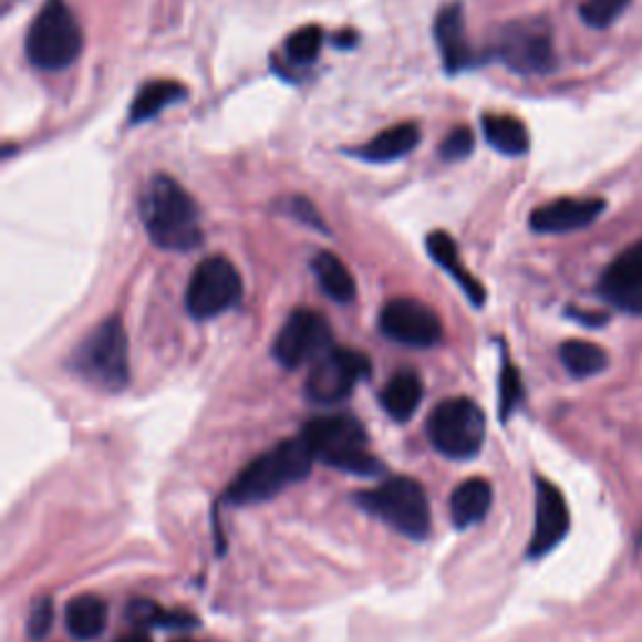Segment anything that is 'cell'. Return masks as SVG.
<instances>
[{"mask_svg": "<svg viewBox=\"0 0 642 642\" xmlns=\"http://www.w3.org/2000/svg\"><path fill=\"white\" fill-rule=\"evenodd\" d=\"M141 219L151 241L166 251H191L201 244L204 234L194 198L172 176L151 178L141 198Z\"/></svg>", "mask_w": 642, "mask_h": 642, "instance_id": "cell-1", "label": "cell"}, {"mask_svg": "<svg viewBox=\"0 0 642 642\" xmlns=\"http://www.w3.org/2000/svg\"><path fill=\"white\" fill-rule=\"evenodd\" d=\"M314 462L317 459L301 434L294 439H284L239 472V477L226 489V499L231 505L267 503V499L277 497L281 489L304 479Z\"/></svg>", "mask_w": 642, "mask_h": 642, "instance_id": "cell-2", "label": "cell"}, {"mask_svg": "<svg viewBox=\"0 0 642 642\" xmlns=\"http://www.w3.org/2000/svg\"><path fill=\"white\" fill-rule=\"evenodd\" d=\"M301 437L307 439L314 459L324 465L349 472V475H380L382 462L370 452L366 429L349 414H332V417L311 420Z\"/></svg>", "mask_w": 642, "mask_h": 642, "instance_id": "cell-3", "label": "cell"}, {"mask_svg": "<svg viewBox=\"0 0 642 642\" xmlns=\"http://www.w3.org/2000/svg\"><path fill=\"white\" fill-rule=\"evenodd\" d=\"M83 51V33L65 0H49L25 35V55L35 69L63 71Z\"/></svg>", "mask_w": 642, "mask_h": 642, "instance_id": "cell-4", "label": "cell"}, {"mask_svg": "<svg viewBox=\"0 0 642 642\" xmlns=\"http://www.w3.org/2000/svg\"><path fill=\"white\" fill-rule=\"evenodd\" d=\"M356 503L404 537L424 540L429 535L432 512L427 493L420 482L410 477H396L380 487L366 489V493L356 495Z\"/></svg>", "mask_w": 642, "mask_h": 642, "instance_id": "cell-5", "label": "cell"}, {"mask_svg": "<svg viewBox=\"0 0 642 642\" xmlns=\"http://www.w3.org/2000/svg\"><path fill=\"white\" fill-rule=\"evenodd\" d=\"M73 370L106 392L124 390L128 382V336L124 321L118 317L101 321L75 349Z\"/></svg>", "mask_w": 642, "mask_h": 642, "instance_id": "cell-6", "label": "cell"}, {"mask_svg": "<svg viewBox=\"0 0 642 642\" xmlns=\"http://www.w3.org/2000/svg\"><path fill=\"white\" fill-rule=\"evenodd\" d=\"M487 420L475 402L455 396L434 407L427 434L434 449L452 459H469L485 445Z\"/></svg>", "mask_w": 642, "mask_h": 642, "instance_id": "cell-7", "label": "cell"}, {"mask_svg": "<svg viewBox=\"0 0 642 642\" xmlns=\"http://www.w3.org/2000/svg\"><path fill=\"white\" fill-rule=\"evenodd\" d=\"M370 359L356 349L329 346L311 362L307 374V396L317 404H336L352 394L354 386L370 376Z\"/></svg>", "mask_w": 642, "mask_h": 642, "instance_id": "cell-8", "label": "cell"}, {"mask_svg": "<svg viewBox=\"0 0 642 642\" xmlns=\"http://www.w3.org/2000/svg\"><path fill=\"white\" fill-rule=\"evenodd\" d=\"M241 277L224 257H209L198 263L186 289V309L194 319H211L231 309L241 299Z\"/></svg>", "mask_w": 642, "mask_h": 642, "instance_id": "cell-9", "label": "cell"}, {"mask_svg": "<svg viewBox=\"0 0 642 642\" xmlns=\"http://www.w3.org/2000/svg\"><path fill=\"white\" fill-rule=\"evenodd\" d=\"M329 346H332V329L327 319L311 309H297L279 329L271 352L281 366L297 370L301 364L314 362Z\"/></svg>", "mask_w": 642, "mask_h": 642, "instance_id": "cell-10", "label": "cell"}, {"mask_svg": "<svg viewBox=\"0 0 642 642\" xmlns=\"http://www.w3.org/2000/svg\"><path fill=\"white\" fill-rule=\"evenodd\" d=\"M499 59L522 75H540L555 69V45L545 23H512L499 35Z\"/></svg>", "mask_w": 642, "mask_h": 642, "instance_id": "cell-11", "label": "cell"}, {"mask_svg": "<svg viewBox=\"0 0 642 642\" xmlns=\"http://www.w3.org/2000/svg\"><path fill=\"white\" fill-rule=\"evenodd\" d=\"M380 327L384 336L404 346L427 349L442 342V321L434 309L417 299H392L382 309Z\"/></svg>", "mask_w": 642, "mask_h": 642, "instance_id": "cell-12", "label": "cell"}, {"mask_svg": "<svg viewBox=\"0 0 642 642\" xmlns=\"http://www.w3.org/2000/svg\"><path fill=\"white\" fill-rule=\"evenodd\" d=\"M535 530L532 540L527 545V555L537 560L552 552L570 530V509L560 489L550 479H535Z\"/></svg>", "mask_w": 642, "mask_h": 642, "instance_id": "cell-13", "label": "cell"}, {"mask_svg": "<svg viewBox=\"0 0 642 642\" xmlns=\"http://www.w3.org/2000/svg\"><path fill=\"white\" fill-rule=\"evenodd\" d=\"M600 294L630 314H642V239L610 263L600 279Z\"/></svg>", "mask_w": 642, "mask_h": 642, "instance_id": "cell-14", "label": "cell"}, {"mask_svg": "<svg viewBox=\"0 0 642 642\" xmlns=\"http://www.w3.org/2000/svg\"><path fill=\"white\" fill-rule=\"evenodd\" d=\"M602 211H605L602 198H557L532 211L530 226L537 234H570L598 221Z\"/></svg>", "mask_w": 642, "mask_h": 642, "instance_id": "cell-15", "label": "cell"}, {"mask_svg": "<svg viewBox=\"0 0 642 642\" xmlns=\"http://www.w3.org/2000/svg\"><path fill=\"white\" fill-rule=\"evenodd\" d=\"M434 38H437L442 63H445V69L449 73L465 71L472 59H475L465 33V8L459 3H449L437 13V21H434Z\"/></svg>", "mask_w": 642, "mask_h": 642, "instance_id": "cell-16", "label": "cell"}, {"mask_svg": "<svg viewBox=\"0 0 642 642\" xmlns=\"http://www.w3.org/2000/svg\"><path fill=\"white\" fill-rule=\"evenodd\" d=\"M489 507H493V485L482 477L465 479L462 485L455 487L449 499V515L452 522L459 530H467V527L482 522L487 517Z\"/></svg>", "mask_w": 642, "mask_h": 642, "instance_id": "cell-17", "label": "cell"}, {"mask_svg": "<svg viewBox=\"0 0 642 642\" xmlns=\"http://www.w3.org/2000/svg\"><path fill=\"white\" fill-rule=\"evenodd\" d=\"M427 251H429V257L439 263L442 269L449 271L452 277H455L457 284L462 287V291L469 297V301L475 307H482L485 304V287L479 284V281L472 277V273H467V269L462 267V261L457 257V247H455V241H452V236L447 231H434L427 236Z\"/></svg>", "mask_w": 642, "mask_h": 642, "instance_id": "cell-18", "label": "cell"}, {"mask_svg": "<svg viewBox=\"0 0 642 642\" xmlns=\"http://www.w3.org/2000/svg\"><path fill=\"white\" fill-rule=\"evenodd\" d=\"M420 144V126L417 124H396L392 128L376 134L370 144L356 151L364 161H372V164H390V161L404 158L412 154Z\"/></svg>", "mask_w": 642, "mask_h": 642, "instance_id": "cell-19", "label": "cell"}, {"mask_svg": "<svg viewBox=\"0 0 642 642\" xmlns=\"http://www.w3.org/2000/svg\"><path fill=\"white\" fill-rule=\"evenodd\" d=\"M108 625V605L96 594H81L65 605V628L73 638L93 640Z\"/></svg>", "mask_w": 642, "mask_h": 642, "instance_id": "cell-20", "label": "cell"}, {"mask_svg": "<svg viewBox=\"0 0 642 642\" xmlns=\"http://www.w3.org/2000/svg\"><path fill=\"white\" fill-rule=\"evenodd\" d=\"M311 271L319 281V287L324 289L329 299L339 301V304H349L356 297V281L352 271L346 269V263L332 251H319L314 261H311Z\"/></svg>", "mask_w": 642, "mask_h": 642, "instance_id": "cell-21", "label": "cell"}, {"mask_svg": "<svg viewBox=\"0 0 642 642\" xmlns=\"http://www.w3.org/2000/svg\"><path fill=\"white\" fill-rule=\"evenodd\" d=\"M482 128H485L487 144L505 156H525L530 151V134L527 126L515 116H497V113H487L482 118Z\"/></svg>", "mask_w": 642, "mask_h": 642, "instance_id": "cell-22", "label": "cell"}, {"mask_svg": "<svg viewBox=\"0 0 642 642\" xmlns=\"http://www.w3.org/2000/svg\"><path fill=\"white\" fill-rule=\"evenodd\" d=\"M422 402V382L414 372H400L386 382L382 392V404L386 414L396 422H407L417 412Z\"/></svg>", "mask_w": 642, "mask_h": 642, "instance_id": "cell-23", "label": "cell"}, {"mask_svg": "<svg viewBox=\"0 0 642 642\" xmlns=\"http://www.w3.org/2000/svg\"><path fill=\"white\" fill-rule=\"evenodd\" d=\"M182 99H186V89L176 81H151L144 89L138 91V96L134 99V106H131V121L134 124H144L158 116L161 111H166L168 106H174Z\"/></svg>", "mask_w": 642, "mask_h": 642, "instance_id": "cell-24", "label": "cell"}, {"mask_svg": "<svg viewBox=\"0 0 642 642\" xmlns=\"http://www.w3.org/2000/svg\"><path fill=\"white\" fill-rule=\"evenodd\" d=\"M560 362L574 380H588V376L608 370L610 356L605 349L598 344L582 342V339H570V342H565L560 346Z\"/></svg>", "mask_w": 642, "mask_h": 642, "instance_id": "cell-25", "label": "cell"}, {"mask_svg": "<svg viewBox=\"0 0 642 642\" xmlns=\"http://www.w3.org/2000/svg\"><path fill=\"white\" fill-rule=\"evenodd\" d=\"M128 620L134 622L136 628H174V630H186L194 628L196 620L186 612H168L156 602L151 600H134L128 605Z\"/></svg>", "mask_w": 642, "mask_h": 642, "instance_id": "cell-26", "label": "cell"}, {"mask_svg": "<svg viewBox=\"0 0 642 642\" xmlns=\"http://www.w3.org/2000/svg\"><path fill=\"white\" fill-rule=\"evenodd\" d=\"M321 43H324V33H321L319 25H304L289 35L287 41V55L291 63H311L317 61V55L321 51Z\"/></svg>", "mask_w": 642, "mask_h": 642, "instance_id": "cell-27", "label": "cell"}, {"mask_svg": "<svg viewBox=\"0 0 642 642\" xmlns=\"http://www.w3.org/2000/svg\"><path fill=\"white\" fill-rule=\"evenodd\" d=\"M628 3L630 0H584L580 15L592 28H608L625 13Z\"/></svg>", "mask_w": 642, "mask_h": 642, "instance_id": "cell-28", "label": "cell"}, {"mask_svg": "<svg viewBox=\"0 0 642 642\" xmlns=\"http://www.w3.org/2000/svg\"><path fill=\"white\" fill-rule=\"evenodd\" d=\"M519 402H522V380H519L515 366L507 362L503 380H499V414H503V420L515 412Z\"/></svg>", "mask_w": 642, "mask_h": 642, "instance_id": "cell-29", "label": "cell"}, {"mask_svg": "<svg viewBox=\"0 0 642 642\" xmlns=\"http://www.w3.org/2000/svg\"><path fill=\"white\" fill-rule=\"evenodd\" d=\"M475 151V134L467 126H455L442 141L439 156L445 161H465Z\"/></svg>", "mask_w": 642, "mask_h": 642, "instance_id": "cell-30", "label": "cell"}, {"mask_svg": "<svg viewBox=\"0 0 642 642\" xmlns=\"http://www.w3.org/2000/svg\"><path fill=\"white\" fill-rule=\"evenodd\" d=\"M51 622H53V602L49 598H41L33 605L31 615H28V632H31V638H43L45 632L51 630Z\"/></svg>", "mask_w": 642, "mask_h": 642, "instance_id": "cell-31", "label": "cell"}, {"mask_svg": "<svg viewBox=\"0 0 642 642\" xmlns=\"http://www.w3.org/2000/svg\"><path fill=\"white\" fill-rule=\"evenodd\" d=\"M291 216H294L297 221L301 224H307V226H314V229H321L324 231V221H321V216L317 214L314 206H311L307 198H291V204H289V209H287Z\"/></svg>", "mask_w": 642, "mask_h": 642, "instance_id": "cell-32", "label": "cell"}, {"mask_svg": "<svg viewBox=\"0 0 642 642\" xmlns=\"http://www.w3.org/2000/svg\"><path fill=\"white\" fill-rule=\"evenodd\" d=\"M116 642H154V640H151V635L146 632V628H138V630L131 632V635L121 638V640H116Z\"/></svg>", "mask_w": 642, "mask_h": 642, "instance_id": "cell-33", "label": "cell"}, {"mask_svg": "<svg viewBox=\"0 0 642 642\" xmlns=\"http://www.w3.org/2000/svg\"><path fill=\"white\" fill-rule=\"evenodd\" d=\"M354 41H356V33H352V31L344 33V35L342 33L336 35V45H339V49H342V45H344V49H352Z\"/></svg>", "mask_w": 642, "mask_h": 642, "instance_id": "cell-34", "label": "cell"}, {"mask_svg": "<svg viewBox=\"0 0 642 642\" xmlns=\"http://www.w3.org/2000/svg\"><path fill=\"white\" fill-rule=\"evenodd\" d=\"M176 642H191V640H176Z\"/></svg>", "mask_w": 642, "mask_h": 642, "instance_id": "cell-35", "label": "cell"}]
</instances>
